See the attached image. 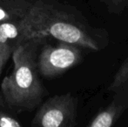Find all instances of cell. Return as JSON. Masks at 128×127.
Segmentation results:
<instances>
[{"label": "cell", "instance_id": "6da1fadb", "mask_svg": "<svg viewBox=\"0 0 128 127\" xmlns=\"http://www.w3.org/2000/svg\"><path fill=\"white\" fill-rule=\"evenodd\" d=\"M41 37L24 39L12 54L13 70L1 84V101L16 112L32 111L41 103L46 90L38 77L37 46Z\"/></svg>", "mask_w": 128, "mask_h": 127}, {"label": "cell", "instance_id": "7a4b0ae2", "mask_svg": "<svg viewBox=\"0 0 128 127\" xmlns=\"http://www.w3.org/2000/svg\"><path fill=\"white\" fill-rule=\"evenodd\" d=\"M23 39L52 37L61 42L97 51L100 44L80 24L70 20L66 14L46 5L32 7L18 24Z\"/></svg>", "mask_w": 128, "mask_h": 127}, {"label": "cell", "instance_id": "3957f363", "mask_svg": "<svg viewBox=\"0 0 128 127\" xmlns=\"http://www.w3.org/2000/svg\"><path fill=\"white\" fill-rule=\"evenodd\" d=\"M83 60L82 48L59 41L56 46L46 44L38 58V70L44 78L51 79L63 74Z\"/></svg>", "mask_w": 128, "mask_h": 127}, {"label": "cell", "instance_id": "277c9868", "mask_svg": "<svg viewBox=\"0 0 128 127\" xmlns=\"http://www.w3.org/2000/svg\"><path fill=\"white\" fill-rule=\"evenodd\" d=\"M77 110V98L70 93L54 96L40 106L32 119V126H75Z\"/></svg>", "mask_w": 128, "mask_h": 127}, {"label": "cell", "instance_id": "5b68a950", "mask_svg": "<svg viewBox=\"0 0 128 127\" xmlns=\"http://www.w3.org/2000/svg\"><path fill=\"white\" fill-rule=\"evenodd\" d=\"M128 109V90H120L113 93L111 103L92 119L88 126L112 127Z\"/></svg>", "mask_w": 128, "mask_h": 127}, {"label": "cell", "instance_id": "8992f818", "mask_svg": "<svg viewBox=\"0 0 128 127\" xmlns=\"http://www.w3.org/2000/svg\"><path fill=\"white\" fill-rule=\"evenodd\" d=\"M24 41L18 24L8 21L0 23V56L4 64H6L15 48Z\"/></svg>", "mask_w": 128, "mask_h": 127}, {"label": "cell", "instance_id": "52a82bcc", "mask_svg": "<svg viewBox=\"0 0 128 127\" xmlns=\"http://www.w3.org/2000/svg\"><path fill=\"white\" fill-rule=\"evenodd\" d=\"M120 90H128V57L120 65L107 88V92L111 93Z\"/></svg>", "mask_w": 128, "mask_h": 127}, {"label": "cell", "instance_id": "ba28073f", "mask_svg": "<svg viewBox=\"0 0 128 127\" xmlns=\"http://www.w3.org/2000/svg\"><path fill=\"white\" fill-rule=\"evenodd\" d=\"M106 5L108 10L113 13H118L128 7V0H100Z\"/></svg>", "mask_w": 128, "mask_h": 127}, {"label": "cell", "instance_id": "9c48e42d", "mask_svg": "<svg viewBox=\"0 0 128 127\" xmlns=\"http://www.w3.org/2000/svg\"><path fill=\"white\" fill-rule=\"evenodd\" d=\"M21 124L18 119L0 111V127H20Z\"/></svg>", "mask_w": 128, "mask_h": 127}, {"label": "cell", "instance_id": "30bf717a", "mask_svg": "<svg viewBox=\"0 0 128 127\" xmlns=\"http://www.w3.org/2000/svg\"><path fill=\"white\" fill-rule=\"evenodd\" d=\"M10 15L9 13L4 10V9L0 7V23L1 22H5V21H8L10 19Z\"/></svg>", "mask_w": 128, "mask_h": 127}, {"label": "cell", "instance_id": "8fae6325", "mask_svg": "<svg viewBox=\"0 0 128 127\" xmlns=\"http://www.w3.org/2000/svg\"><path fill=\"white\" fill-rule=\"evenodd\" d=\"M5 64L3 63V61H2L1 59V56H0V76H1V73H2V71H3V68Z\"/></svg>", "mask_w": 128, "mask_h": 127}]
</instances>
